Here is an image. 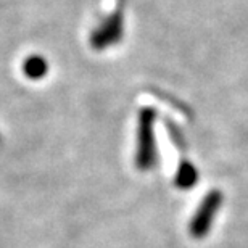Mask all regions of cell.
I'll list each match as a JSON object with an SVG mask.
<instances>
[{"instance_id": "7a4b0ae2", "label": "cell", "mask_w": 248, "mask_h": 248, "mask_svg": "<svg viewBox=\"0 0 248 248\" xmlns=\"http://www.w3.org/2000/svg\"><path fill=\"white\" fill-rule=\"evenodd\" d=\"M124 32V18L121 10H113L91 34V47L100 52L121 41Z\"/></svg>"}, {"instance_id": "5b68a950", "label": "cell", "mask_w": 248, "mask_h": 248, "mask_svg": "<svg viewBox=\"0 0 248 248\" xmlns=\"http://www.w3.org/2000/svg\"><path fill=\"white\" fill-rule=\"evenodd\" d=\"M176 184L182 188L195 184V171H193L190 166H186V165L179 168V172H177V177H176Z\"/></svg>"}, {"instance_id": "6da1fadb", "label": "cell", "mask_w": 248, "mask_h": 248, "mask_svg": "<svg viewBox=\"0 0 248 248\" xmlns=\"http://www.w3.org/2000/svg\"><path fill=\"white\" fill-rule=\"evenodd\" d=\"M155 111L143 108L139 113V131H137V152L136 165L140 171H147L156 163V143L153 132Z\"/></svg>"}, {"instance_id": "277c9868", "label": "cell", "mask_w": 248, "mask_h": 248, "mask_svg": "<svg viewBox=\"0 0 248 248\" xmlns=\"http://www.w3.org/2000/svg\"><path fill=\"white\" fill-rule=\"evenodd\" d=\"M23 74L31 81H39L48 73V63L41 55H31L23 62Z\"/></svg>"}, {"instance_id": "3957f363", "label": "cell", "mask_w": 248, "mask_h": 248, "mask_svg": "<svg viewBox=\"0 0 248 248\" xmlns=\"http://www.w3.org/2000/svg\"><path fill=\"white\" fill-rule=\"evenodd\" d=\"M219 203H221V195H217V193H211V195L206 197L205 202L202 203L200 210L197 211V215L190 224V234L195 237V239H202V237L206 235V232L211 226L213 216H215Z\"/></svg>"}]
</instances>
